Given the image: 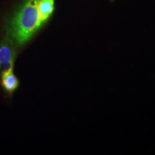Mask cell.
<instances>
[{"instance_id": "cell-1", "label": "cell", "mask_w": 155, "mask_h": 155, "mask_svg": "<svg viewBox=\"0 0 155 155\" xmlns=\"http://www.w3.org/2000/svg\"><path fill=\"white\" fill-rule=\"evenodd\" d=\"M40 0H25L7 27V34L16 46L26 43L41 28L38 5Z\"/></svg>"}, {"instance_id": "cell-2", "label": "cell", "mask_w": 155, "mask_h": 155, "mask_svg": "<svg viewBox=\"0 0 155 155\" xmlns=\"http://www.w3.org/2000/svg\"><path fill=\"white\" fill-rule=\"evenodd\" d=\"M15 42L9 37H5L0 42V71L1 72L12 71L16 51Z\"/></svg>"}, {"instance_id": "cell-3", "label": "cell", "mask_w": 155, "mask_h": 155, "mask_svg": "<svg viewBox=\"0 0 155 155\" xmlns=\"http://www.w3.org/2000/svg\"><path fill=\"white\" fill-rule=\"evenodd\" d=\"M1 85L9 95L13 93L19 86V81L12 71L2 72L1 75Z\"/></svg>"}, {"instance_id": "cell-4", "label": "cell", "mask_w": 155, "mask_h": 155, "mask_svg": "<svg viewBox=\"0 0 155 155\" xmlns=\"http://www.w3.org/2000/svg\"><path fill=\"white\" fill-rule=\"evenodd\" d=\"M55 1L54 0H40L38 8L40 12V20L44 24L50 17L51 16L54 11Z\"/></svg>"}]
</instances>
